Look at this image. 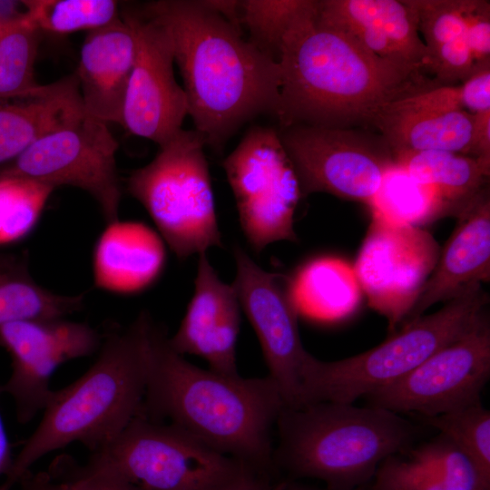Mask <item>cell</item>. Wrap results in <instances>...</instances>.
<instances>
[{
	"instance_id": "5",
	"label": "cell",
	"mask_w": 490,
	"mask_h": 490,
	"mask_svg": "<svg viewBox=\"0 0 490 490\" xmlns=\"http://www.w3.org/2000/svg\"><path fill=\"white\" fill-rule=\"evenodd\" d=\"M276 426V471L321 480L328 490L369 485L379 465L411 449L419 433L387 409L328 401L284 407Z\"/></svg>"
},
{
	"instance_id": "25",
	"label": "cell",
	"mask_w": 490,
	"mask_h": 490,
	"mask_svg": "<svg viewBox=\"0 0 490 490\" xmlns=\"http://www.w3.org/2000/svg\"><path fill=\"white\" fill-rule=\"evenodd\" d=\"M291 279L299 313L338 319L351 314L360 303L362 290L353 266L341 259H316Z\"/></svg>"
},
{
	"instance_id": "37",
	"label": "cell",
	"mask_w": 490,
	"mask_h": 490,
	"mask_svg": "<svg viewBox=\"0 0 490 490\" xmlns=\"http://www.w3.org/2000/svg\"><path fill=\"white\" fill-rule=\"evenodd\" d=\"M476 65L464 34L428 53L426 68L435 74L436 85H456L475 71Z\"/></svg>"
},
{
	"instance_id": "41",
	"label": "cell",
	"mask_w": 490,
	"mask_h": 490,
	"mask_svg": "<svg viewBox=\"0 0 490 490\" xmlns=\"http://www.w3.org/2000/svg\"><path fill=\"white\" fill-rule=\"evenodd\" d=\"M284 483L275 475L248 466L241 475L225 490H282Z\"/></svg>"
},
{
	"instance_id": "13",
	"label": "cell",
	"mask_w": 490,
	"mask_h": 490,
	"mask_svg": "<svg viewBox=\"0 0 490 490\" xmlns=\"http://www.w3.org/2000/svg\"><path fill=\"white\" fill-rule=\"evenodd\" d=\"M234 258L233 285L260 341L268 376L278 386L285 407H302V372L310 353L299 335L292 279L263 270L240 247H235Z\"/></svg>"
},
{
	"instance_id": "24",
	"label": "cell",
	"mask_w": 490,
	"mask_h": 490,
	"mask_svg": "<svg viewBox=\"0 0 490 490\" xmlns=\"http://www.w3.org/2000/svg\"><path fill=\"white\" fill-rule=\"evenodd\" d=\"M396 164L414 180L436 189L457 213L486 188L490 163L478 158L447 151L400 152Z\"/></svg>"
},
{
	"instance_id": "34",
	"label": "cell",
	"mask_w": 490,
	"mask_h": 490,
	"mask_svg": "<svg viewBox=\"0 0 490 490\" xmlns=\"http://www.w3.org/2000/svg\"><path fill=\"white\" fill-rule=\"evenodd\" d=\"M418 32L428 53L464 34L466 15L475 0H413Z\"/></svg>"
},
{
	"instance_id": "22",
	"label": "cell",
	"mask_w": 490,
	"mask_h": 490,
	"mask_svg": "<svg viewBox=\"0 0 490 490\" xmlns=\"http://www.w3.org/2000/svg\"><path fill=\"white\" fill-rule=\"evenodd\" d=\"M473 113L466 110L440 113L382 112L375 122L393 153L447 151L470 156Z\"/></svg>"
},
{
	"instance_id": "45",
	"label": "cell",
	"mask_w": 490,
	"mask_h": 490,
	"mask_svg": "<svg viewBox=\"0 0 490 490\" xmlns=\"http://www.w3.org/2000/svg\"><path fill=\"white\" fill-rule=\"evenodd\" d=\"M282 490H322V489H317V488L309 487L307 485L296 484L293 482H286ZM326 490H328V489H326ZM353 490H370V487H369V485H367L360 486Z\"/></svg>"
},
{
	"instance_id": "12",
	"label": "cell",
	"mask_w": 490,
	"mask_h": 490,
	"mask_svg": "<svg viewBox=\"0 0 490 490\" xmlns=\"http://www.w3.org/2000/svg\"><path fill=\"white\" fill-rule=\"evenodd\" d=\"M489 378L490 320L485 311L410 373L365 397L370 406L430 417L481 402Z\"/></svg>"
},
{
	"instance_id": "28",
	"label": "cell",
	"mask_w": 490,
	"mask_h": 490,
	"mask_svg": "<svg viewBox=\"0 0 490 490\" xmlns=\"http://www.w3.org/2000/svg\"><path fill=\"white\" fill-rule=\"evenodd\" d=\"M40 31L24 14L5 19L0 35V103L40 94L34 79Z\"/></svg>"
},
{
	"instance_id": "10",
	"label": "cell",
	"mask_w": 490,
	"mask_h": 490,
	"mask_svg": "<svg viewBox=\"0 0 490 490\" xmlns=\"http://www.w3.org/2000/svg\"><path fill=\"white\" fill-rule=\"evenodd\" d=\"M117 150L118 142L107 123L82 109L1 168L0 176L26 178L54 189H81L94 199L110 223L119 220L122 196Z\"/></svg>"
},
{
	"instance_id": "46",
	"label": "cell",
	"mask_w": 490,
	"mask_h": 490,
	"mask_svg": "<svg viewBox=\"0 0 490 490\" xmlns=\"http://www.w3.org/2000/svg\"><path fill=\"white\" fill-rule=\"evenodd\" d=\"M4 20L1 18L0 16V35H1V33H2V30H3V26H4Z\"/></svg>"
},
{
	"instance_id": "16",
	"label": "cell",
	"mask_w": 490,
	"mask_h": 490,
	"mask_svg": "<svg viewBox=\"0 0 490 490\" xmlns=\"http://www.w3.org/2000/svg\"><path fill=\"white\" fill-rule=\"evenodd\" d=\"M121 16L136 44L122 126L162 146L182 129L188 115L184 90L174 75L172 43L165 29L142 10L125 7Z\"/></svg>"
},
{
	"instance_id": "36",
	"label": "cell",
	"mask_w": 490,
	"mask_h": 490,
	"mask_svg": "<svg viewBox=\"0 0 490 490\" xmlns=\"http://www.w3.org/2000/svg\"><path fill=\"white\" fill-rule=\"evenodd\" d=\"M370 490H450L430 470L408 457L395 455L377 467Z\"/></svg>"
},
{
	"instance_id": "42",
	"label": "cell",
	"mask_w": 490,
	"mask_h": 490,
	"mask_svg": "<svg viewBox=\"0 0 490 490\" xmlns=\"http://www.w3.org/2000/svg\"><path fill=\"white\" fill-rule=\"evenodd\" d=\"M474 116L470 156L490 162V111Z\"/></svg>"
},
{
	"instance_id": "3",
	"label": "cell",
	"mask_w": 490,
	"mask_h": 490,
	"mask_svg": "<svg viewBox=\"0 0 490 490\" xmlns=\"http://www.w3.org/2000/svg\"><path fill=\"white\" fill-rule=\"evenodd\" d=\"M284 407L270 376L242 377L197 367L172 348L152 320L140 414L170 420L214 450L276 475L271 431Z\"/></svg>"
},
{
	"instance_id": "11",
	"label": "cell",
	"mask_w": 490,
	"mask_h": 490,
	"mask_svg": "<svg viewBox=\"0 0 490 490\" xmlns=\"http://www.w3.org/2000/svg\"><path fill=\"white\" fill-rule=\"evenodd\" d=\"M278 132L302 197L325 192L368 206L396 163L386 139L366 130L293 125Z\"/></svg>"
},
{
	"instance_id": "15",
	"label": "cell",
	"mask_w": 490,
	"mask_h": 490,
	"mask_svg": "<svg viewBox=\"0 0 490 490\" xmlns=\"http://www.w3.org/2000/svg\"><path fill=\"white\" fill-rule=\"evenodd\" d=\"M103 335L87 323L60 318L20 319L0 325V346L12 372L0 394L12 397L19 423L43 411L54 390L50 379L62 364L99 350Z\"/></svg>"
},
{
	"instance_id": "7",
	"label": "cell",
	"mask_w": 490,
	"mask_h": 490,
	"mask_svg": "<svg viewBox=\"0 0 490 490\" xmlns=\"http://www.w3.org/2000/svg\"><path fill=\"white\" fill-rule=\"evenodd\" d=\"M205 146L196 130L181 129L127 179L129 193L180 259L222 245Z\"/></svg>"
},
{
	"instance_id": "1",
	"label": "cell",
	"mask_w": 490,
	"mask_h": 490,
	"mask_svg": "<svg viewBox=\"0 0 490 490\" xmlns=\"http://www.w3.org/2000/svg\"><path fill=\"white\" fill-rule=\"evenodd\" d=\"M317 0L287 32L279 61V128L375 126L394 101L436 86L377 57L348 33L316 20Z\"/></svg>"
},
{
	"instance_id": "30",
	"label": "cell",
	"mask_w": 490,
	"mask_h": 490,
	"mask_svg": "<svg viewBox=\"0 0 490 490\" xmlns=\"http://www.w3.org/2000/svg\"><path fill=\"white\" fill-rule=\"evenodd\" d=\"M54 188L16 176H0V246L28 236Z\"/></svg>"
},
{
	"instance_id": "17",
	"label": "cell",
	"mask_w": 490,
	"mask_h": 490,
	"mask_svg": "<svg viewBox=\"0 0 490 490\" xmlns=\"http://www.w3.org/2000/svg\"><path fill=\"white\" fill-rule=\"evenodd\" d=\"M240 309L233 283L223 282L206 253L199 254L194 293L178 330L169 338L172 348L181 356L202 358L216 372L238 375Z\"/></svg>"
},
{
	"instance_id": "27",
	"label": "cell",
	"mask_w": 490,
	"mask_h": 490,
	"mask_svg": "<svg viewBox=\"0 0 490 490\" xmlns=\"http://www.w3.org/2000/svg\"><path fill=\"white\" fill-rule=\"evenodd\" d=\"M372 218L394 225L419 227L451 215L439 191L414 180L394 164L368 205Z\"/></svg>"
},
{
	"instance_id": "23",
	"label": "cell",
	"mask_w": 490,
	"mask_h": 490,
	"mask_svg": "<svg viewBox=\"0 0 490 490\" xmlns=\"http://www.w3.org/2000/svg\"><path fill=\"white\" fill-rule=\"evenodd\" d=\"M317 17L373 26L411 66L422 71L426 65L428 50L419 36L413 0H320L317 1Z\"/></svg>"
},
{
	"instance_id": "18",
	"label": "cell",
	"mask_w": 490,
	"mask_h": 490,
	"mask_svg": "<svg viewBox=\"0 0 490 490\" xmlns=\"http://www.w3.org/2000/svg\"><path fill=\"white\" fill-rule=\"evenodd\" d=\"M456 225L404 324L431 306L447 302L490 279V198L482 190L456 216Z\"/></svg>"
},
{
	"instance_id": "33",
	"label": "cell",
	"mask_w": 490,
	"mask_h": 490,
	"mask_svg": "<svg viewBox=\"0 0 490 490\" xmlns=\"http://www.w3.org/2000/svg\"><path fill=\"white\" fill-rule=\"evenodd\" d=\"M424 418L439 434L452 440L490 478V411L481 402Z\"/></svg>"
},
{
	"instance_id": "8",
	"label": "cell",
	"mask_w": 490,
	"mask_h": 490,
	"mask_svg": "<svg viewBox=\"0 0 490 490\" xmlns=\"http://www.w3.org/2000/svg\"><path fill=\"white\" fill-rule=\"evenodd\" d=\"M89 461L115 470L143 490H225L249 466L175 425L142 414Z\"/></svg>"
},
{
	"instance_id": "31",
	"label": "cell",
	"mask_w": 490,
	"mask_h": 490,
	"mask_svg": "<svg viewBox=\"0 0 490 490\" xmlns=\"http://www.w3.org/2000/svg\"><path fill=\"white\" fill-rule=\"evenodd\" d=\"M312 2L313 0H242L241 27L248 31V40L278 64L287 32Z\"/></svg>"
},
{
	"instance_id": "6",
	"label": "cell",
	"mask_w": 490,
	"mask_h": 490,
	"mask_svg": "<svg viewBox=\"0 0 490 490\" xmlns=\"http://www.w3.org/2000/svg\"><path fill=\"white\" fill-rule=\"evenodd\" d=\"M488 295L479 285L361 354L335 361L310 354L302 372L303 406L354 403L396 382L470 328L486 311Z\"/></svg>"
},
{
	"instance_id": "21",
	"label": "cell",
	"mask_w": 490,
	"mask_h": 490,
	"mask_svg": "<svg viewBox=\"0 0 490 490\" xmlns=\"http://www.w3.org/2000/svg\"><path fill=\"white\" fill-rule=\"evenodd\" d=\"M83 109L75 74L44 84L25 102L0 103V169Z\"/></svg>"
},
{
	"instance_id": "32",
	"label": "cell",
	"mask_w": 490,
	"mask_h": 490,
	"mask_svg": "<svg viewBox=\"0 0 490 490\" xmlns=\"http://www.w3.org/2000/svg\"><path fill=\"white\" fill-rule=\"evenodd\" d=\"M408 457L430 470L450 490H490V478L447 436L408 450Z\"/></svg>"
},
{
	"instance_id": "44",
	"label": "cell",
	"mask_w": 490,
	"mask_h": 490,
	"mask_svg": "<svg viewBox=\"0 0 490 490\" xmlns=\"http://www.w3.org/2000/svg\"><path fill=\"white\" fill-rule=\"evenodd\" d=\"M14 458L4 422L0 416V476H5L8 474Z\"/></svg>"
},
{
	"instance_id": "14",
	"label": "cell",
	"mask_w": 490,
	"mask_h": 490,
	"mask_svg": "<svg viewBox=\"0 0 490 490\" xmlns=\"http://www.w3.org/2000/svg\"><path fill=\"white\" fill-rule=\"evenodd\" d=\"M440 250L435 238L419 227L371 218L353 269L369 307L387 318L390 330L404 324Z\"/></svg>"
},
{
	"instance_id": "35",
	"label": "cell",
	"mask_w": 490,
	"mask_h": 490,
	"mask_svg": "<svg viewBox=\"0 0 490 490\" xmlns=\"http://www.w3.org/2000/svg\"><path fill=\"white\" fill-rule=\"evenodd\" d=\"M69 490H143L115 470L89 461L79 465L70 456H60L48 470Z\"/></svg>"
},
{
	"instance_id": "29",
	"label": "cell",
	"mask_w": 490,
	"mask_h": 490,
	"mask_svg": "<svg viewBox=\"0 0 490 490\" xmlns=\"http://www.w3.org/2000/svg\"><path fill=\"white\" fill-rule=\"evenodd\" d=\"M26 18L41 33L65 34L104 27L121 17L114 0H24Z\"/></svg>"
},
{
	"instance_id": "39",
	"label": "cell",
	"mask_w": 490,
	"mask_h": 490,
	"mask_svg": "<svg viewBox=\"0 0 490 490\" xmlns=\"http://www.w3.org/2000/svg\"><path fill=\"white\" fill-rule=\"evenodd\" d=\"M464 36L476 67L490 64V3L475 0L466 15Z\"/></svg>"
},
{
	"instance_id": "9",
	"label": "cell",
	"mask_w": 490,
	"mask_h": 490,
	"mask_svg": "<svg viewBox=\"0 0 490 490\" xmlns=\"http://www.w3.org/2000/svg\"><path fill=\"white\" fill-rule=\"evenodd\" d=\"M222 165L251 247L260 252L279 240L297 241L294 214L302 195L278 130L249 129Z\"/></svg>"
},
{
	"instance_id": "26",
	"label": "cell",
	"mask_w": 490,
	"mask_h": 490,
	"mask_svg": "<svg viewBox=\"0 0 490 490\" xmlns=\"http://www.w3.org/2000/svg\"><path fill=\"white\" fill-rule=\"evenodd\" d=\"M83 302L82 295H61L39 285L24 257L0 252V325L65 318L81 309Z\"/></svg>"
},
{
	"instance_id": "40",
	"label": "cell",
	"mask_w": 490,
	"mask_h": 490,
	"mask_svg": "<svg viewBox=\"0 0 490 490\" xmlns=\"http://www.w3.org/2000/svg\"><path fill=\"white\" fill-rule=\"evenodd\" d=\"M460 87L465 110L473 114L490 111V64L477 67Z\"/></svg>"
},
{
	"instance_id": "20",
	"label": "cell",
	"mask_w": 490,
	"mask_h": 490,
	"mask_svg": "<svg viewBox=\"0 0 490 490\" xmlns=\"http://www.w3.org/2000/svg\"><path fill=\"white\" fill-rule=\"evenodd\" d=\"M164 261V246L153 230L141 222L117 220L108 223L94 246V284L113 294H134L156 280Z\"/></svg>"
},
{
	"instance_id": "38",
	"label": "cell",
	"mask_w": 490,
	"mask_h": 490,
	"mask_svg": "<svg viewBox=\"0 0 490 490\" xmlns=\"http://www.w3.org/2000/svg\"><path fill=\"white\" fill-rule=\"evenodd\" d=\"M465 110L460 85H439L419 91L397 99L383 112L391 113H440Z\"/></svg>"
},
{
	"instance_id": "2",
	"label": "cell",
	"mask_w": 490,
	"mask_h": 490,
	"mask_svg": "<svg viewBox=\"0 0 490 490\" xmlns=\"http://www.w3.org/2000/svg\"><path fill=\"white\" fill-rule=\"evenodd\" d=\"M142 12L162 25L172 47L188 115L206 146L221 150L245 122L276 113L279 65L202 0H159Z\"/></svg>"
},
{
	"instance_id": "43",
	"label": "cell",
	"mask_w": 490,
	"mask_h": 490,
	"mask_svg": "<svg viewBox=\"0 0 490 490\" xmlns=\"http://www.w3.org/2000/svg\"><path fill=\"white\" fill-rule=\"evenodd\" d=\"M22 490H69L67 485L49 471H26L19 479Z\"/></svg>"
},
{
	"instance_id": "4",
	"label": "cell",
	"mask_w": 490,
	"mask_h": 490,
	"mask_svg": "<svg viewBox=\"0 0 490 490\" xmlns=\"http://www.w3.org/2000/svg\"><path fill=\"white\" fill-rule=\"evenodd\" d=\"M152 321L142 312L127 328L103 335L94 363L74 382L54 390L0 490H11L37 460L72 443H81L92 453L102 449L141 413Z\"/></svg>"
},
{
	"instance_id": "19",
	"label": "cell",
	"mask_w": 490,
	"mask_h": 490,
	"mask_svg": "<svg viewBox=\"0 0 490 490\" xmlns=\"http://www.w3.org/2000/svg\"><path fill=\"white\" fill-rule=\"evenodd\" d=\"M133 33L121 16L88 32L75 76L85 113L105 123L122 125L129 81L135 60Z\"/></svg>"
}]
</instances>
